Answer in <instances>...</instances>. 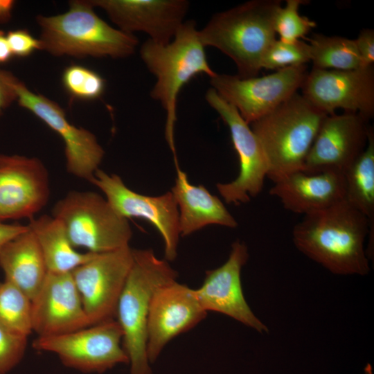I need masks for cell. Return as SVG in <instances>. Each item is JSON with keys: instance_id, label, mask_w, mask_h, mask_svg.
I'll use <instances>...</instances> for the list:
<instances>
[{"instance_id": "obj_21", "label": "cell", "mask_w": 374, "mask_h": 374, "mask_svg": "<svg viewBox=\"0 0 374 374\" xmlns=\"http://www.w3.org/2000/svg\"><path fill=\"white\" fill-rule=\"evenodd\" d=\"M269 193L278 197L286 210L304 215L345 200L344 174L296 171L274 183Z\"/></svg>"}, {"instance_id": "obj_13", "label": "cell", "mask_w": 374, "mask_h": 374, "mask_svg": "<svg viewBox=\"0 0 374 374\" xmlns=\"http://www.w3.org/2000/svg\"><path fill=\"white\" fill-rule=\"evenodd\" d=\"M90 183L99 188L113 208L122 217L142 218L161 234L167 261L177 256L180 236L178 207L171 192L147 196L130 189L121 177L98 169Z\"/></svg>"}, {"instance_id": "obj_28", "label": "cell", "mask_w": 374, "mask_h": 374, "mask_svg": "<svg viewBox=\"0 0 374 374\" xmlns=\"http://www.w3.org/2000/svg\"><path fill=\"white\" fill-rule=\"evenodd\" d=\"M63 87L74 100H93L100 98L105 89V80L86 66L71 64L62 75Z\"/></svg>"}, {"instance_id": "obj_5", "label": "cell", "mask_w": 374, "mask_h": 374, "mask_svg": "<svg viewBox=\"0 0 374 374\" xmlns=\"http://www.w3.org/2000/svg\"><path fill=\"white\" fill-rule=\"evenodd\" d=\"M42 50L53 55L125 58L139 44L134 34L116 29L100 18L89 1H69L67 12L51 17L38 15Z\"/></svg>"}, {"instance_id": "obj_10", "label": "cell", "mask_w": 374, "mask_h": 374, "mask_svg": "<svg viewBox=\"0 0 374 374\" xmlns=\"http://www.w3.org/2000/svg\"><path fill=\"white\" fill-rule=\"evenodd\" d=\"M133 260V249L129 245L93 253L71 271L91 326L115 319Z\"/></svg>"}, {"instance_id": "obj_23", "label": "cell", "mask_w": 374, "mask_h": 374, "mask_svg": "<svg viewBox=\"0 0 374 374\" xmlns=\"http://www.w3.org/2000/svg\"><path fill=\"white\" fill-rule=\"evenodd\" d=\"M0 267L5 280L32 300L40 289L48 269L36 238L29 227L0 248Z\"/></svg>"}, {"instance_id": "obj_6", "label": "cell", "mask_w": 374, "mask_h": 374, "mask_svg": "<svg viewBox=\"0 0 374 374\" xmlns=\"http://www.w3.org/2000/svg\"><path fill=\"white\" fill-rule=\"evenodd\" d=\"M134 260L119 297L116 319L123 332L130 374H152L147 355V322L156 290L177 280L168 261L159 259L150 249H133Z\"/></svg>"}, {"instance_id": "obj_4", "label": "cell", "mask_w": 374, "mask_h": 374, "mask_svg": "<svg viewBox=\"0 0 374 374\" xmlns=\"http://www.w3.org/2000/svg\"><path fill=\"white\" fill-rule=\"evenodd\" d=\"M140 55L147 69L157 78L150 96L159 101L166 112V139L177 163L174 130L178 94L196 75L204 73L211 78L217 73L208 62L205 46L193 20L184 21L167 44L148 39L141 46Z\"/></svg>"}, {"instance_id": "obj_18", "label": "cell", "mask_w": 374, "mask_h": 374, "mask_svg": "<svg viewBox=\"0 0 374 374\" xmlns=\"http://www.w3.org/2000/svg\"><path fill=\"white\" fill-rule=\"evenodd\" d=\"M249 256L245 243L235 241L227 260L206 271L203 283L194 289L195 294L206 312H219L260 333L268 332L267 326L253 312L244 296L241 271Z\"/></svg>"}, {"instance_id": "obj_32", "label": "cell", "mask_w": 374, "mask_h": 374, "mask_svg": "<svg viewBox=\"0 0 374 374\" xmlns=\"http://www.w3.org/2000/svg\"><path fill=\"white\" fill-rule=\"evenodd\" d=\"M6 37L12 56L26 57L36 50H42L39 39L35 38L26 29L10 30Z\"/></svg>"}, {"instance_id": "obj_36", "label": "cell", "mask_w": 374, "mask_h": 374, "mask_svg": "<svg viewBox=\"0 0 374 374\" xmlns=\"http://www.w3.org/2000/svg\"><path fill=\"white\" fill-rule=\"evenodd\" d=\"M12 55L5 33L0 30V64L8 62Z\"/></svg>"}, {"instance_id": "obj_27", "label": "cell", "mask_w": 374, "mask_h": 374, "mask_svg": "<svg viewBox=\"0 0 374 374\" xmlns=\"http://www.w3.org/2000/svg\"><path fill=\"white\" fill-rule=\"evenodd\" d=\"M0 324L9 332L27 338L33 332L31 299L6 280L0 281Z\"/></svg>"}, {"instance_id": "obj_30", "label": "cell", "mask_w": 374, "mask_h": 374, "mask_svg": "<svg viewBox=\"0 0 374 374\" xmlns=\"http://www.w3.org/2000/svg\"><path fill=\"white\" fill-rule=\"evenodd\" d=\"M310 61L308 43L302 40L285 42L276 39L265 51L261 60V69L279 70L305 65Z\"/></svg>"}, {"instance_id": "obj_24", "label": "cell", "mask_w": 374, "mask_h": 374, "mask_svg": "<svg viewBox=\"0 0 374 374\" xmlns=\"http://www.w3.org/2000/svg\"><path fill=\"white\" fill-rule=\"evenodd\" d=\"M28 226L36 238L48 271L71 272L93 255L77 251L62 222L53 215L33 217Z\"/></svg>"}, {"instance_id": "obj_20", "label": "cell", "mask_w": 374, "mask_h": 374, "mask_svg": "<svg viewBox=\"0 0 374 374\" xmlns=\"http://www.w3.org/2000/svg\"><path fill=\"white\" fill-rule=\"evenodd\" d=\"M103 9L122 31L144 32L150 39L167 44L184 22L189 9L186 0H89Z\"/></svg>"}, {"instance_id": "obj_9", "label": "cell", "mask_w": 374, "mask_h": 374, "mask_svg": "<svg viewBox=\"0 0 374 374\" xmlns=\"http://www.w3.org/2000/svg\"><path fill=\"white\" fill-rule=\"evenodd\" d=\"M308 73L305 64L249 78L217 73L210 78V83L211 88L250 125L297 93Z\"/></svg>"}, {"instance_id": "obj_16", "label": "cell", "mask_w": 374, "mask_h": 374, "mask_svg": "<svg viewBox=\"0 0 374 374\" xmlns=\"http://www.w3.org/2000/svg\"><path fill=\"white\" fill-rule=\"evenodd\" d=\"M359 114L328 115L323 121L302 171L344 174L366 147L371 126Z\"/></svg>"}, {"instance_id": "obj_1", "label": "cell", "mask_w": 374, "mask_h": 374, "mask_svg": "<svg viewBox=\"0 0 374 374\" xmlns=\"http://www.w3.org/2000/svg\"><path fill=\"white\" fill-rule=\"evenodd\" d=\"M346 200L304 215L292 230L296 249L331 273L365 276L370 271L364 243L373 225Z\"/></svg>"}, {"instance_id": "obj_33", "label": "cell", "mask_w": 374, "mask_h": 374, "mask_svg": "<svg viewBox=\"0 0 374 374\" xmlns=\"http://www.w3.org/2000/svg\"><path fill=\"white\" fill-rule=\"evenodd\" d=\"M360 57L362 66H368L374 63V30L362 29L355 39Z\"/></svg>"}, {"instance_id": "obj_38", "label": "cell", "mask_w": 374, "mask_h": 374, "mask_svg": "<svg viewBox=\"0 0 374 374\" xmlns=\"http://www.w3.org/2000/svg\"><path fill=\"white\" fill-rule=\"evenodd\" d=\"M364 374H373L372 366L369 364L364 368Z\"/></svg>"}, {"instance_id": "obj_2", "label": "cell", "mask_w": 374, "mask_h": 374, "mask_svg": "<svg viewBox=\"0 0 374 374\" xmlns=\"http://www.w3.org/2000/svg\"><path fill=\"white\" fill-rule=\"evenodd\" d=\"M327 116L297 92L250 124L266 157L267 177L274 184L303 170Z\"/></svg>"}, {"instance_id": "obj_15", "label": "cell", "mask_w": 374, "mask_h": 374, "mask_svg": "<svg viewBox=\"0 0 374 374\" xmlns=\"http://www.w3.org/2000/svg\"><path fill=\"white\" fill-rule=\"evenodd\" d=\"M50 193L49 173L40 159L0 154V221L33 219Z\"/></svg>"}, {"instance_id": "obj_14", "label": "cell", "mask_w": 374, "mask_h": 374, "mask_svg": "<svg viewBox=\"0 0 374 374\" xmlns=\"http://www.w3.org/2000/svg\"><path fill=\"white\" fill-rule=\"evenodd\" d=\"M14 87L19 105L31 112L62 138L67 171L90 182L105 155L96 136L70 123L57 103L32 92L17 78Z\"/></svg>"}, {"instance_id": "obj_34", "label": "cell", "mask_w": 374, "mask_h": 374, "mask_svg": "<svg viewBox=\"0 0 374 374\" xmlns=\"http://www.w3.org/2000/svg\"><path fill=\"white\" fill-rule=\"evenodd\" d=\"M16 79L17 78L12 73L0 70V116L3 111L17 98L14 87Z\"/></svg>"}, {"instance_id": "obj_7", "label": "cell", "mask_w": 374, "mask_h": 374, "mask_svg": "<svg viewBox=\"0 0 374 374\" xmlns=\"http://www.w3.org/2000/svg\"><path fill=\"white\" fill-rule=\"evenodd\" d=\"M51 215L62 222L73 246L87 252L116 250L129 246L132 237L128 220L93 191H69L55 203Z\"/></svg>"}, {"instance_id": "obj_35", "label": "cell", "mask_w": 374, "mask_h": 374, "mask_svg": "<svg viewBox=\"0 0 374 374\" xmlns=\"http://www.w3.org/2000/svg\"><path fill=\"white\" fill-rule=\"evenodd\" d=\"M28 229V224H7L0 221V248L7 242Z\"/></svg>"}, {"instance_id": "obj_3", "label": "cell", "mask_w": 374, "mask_h": 374, "mask_svg": "<svg viewBox=\"0 0 374 374\" xmlns=\"http://www.w3.org/2000/svg\"><path fill=\"white\" fill-rule=\"evenodd\" d=\"M280 0H251L214 14L200 30L204 46L217 48L235 63L240 78L258 76L262 55L276 39Z\"/></svg>"}, {"instance_id": "obj_19", "label": "cell", "mask_w": 374, "mask_h": 374, "mask_svg": "<svg viewBox=\"0 0 374 374\" xmlns=\"http://www.w3.org/2000/svg\"><path fill=\"white\" fill-rule=\"evenodd\" d=\"M31 303L33 330L39 337L91 326L71 272L48 271Z\"/></svg>"}, {"instance_id": "obj_12", "label": "cell", "mask_w": 374, "mask_h": 374, "mask_svg": "<svg viewBox=\"0 0 374 374\" xmlns=\"http://www.w3.org/2000/svg\"><path fill=\"white\" fill-rule=\"evenodd\" d=\"M301 95L326 115L359 114L367 120L374 116V67L350 70L312 69L301 87Z\"/></svg>"}, {"instance_id": "obj_31", "label": "cell", "mask_w": 374, "mask_h": 374, "mask_svg": "<svg viewBox=\"0 0 374 374\" xmlns=\"http://www.w3.org/2000/svg\"><path fill=\"white\" fill-rule=\"evenodd\" d=\"M27 337L15 335L0 324V374H6L22 359Z\"/></svg>"}, {"instance_id": "obj_8", "label": "cell", "mask_w": 374, "mask_h": 374, "mask_svg": "<svg viewBox=\"0 0 374 374\" xmlns=\"http://www.w3.org/2000/svg\"><path fill=\"white\" fill-rule=\"evenodd\" d=\"M123 332L116 319L63 335L37 337L35 350L56 355L66 366L84 373H104L129 364Z\"/></svg>"}, {"instance_id": "obj_22", "label": "cell", "mask_w": 374, "mask_h": 374, "mask_svg": "<svg viewBox=\"0 0 374 374\" xmlns=\"http://www.w3.org/2000/svg\"><path fill=\"white\" fill-rule=\"evenodd\" d=\"M177 167L171 193L179 211L180 235H188L206 226L235 228L238 222L222 202L202 185L190 183L187 175Z\"/></svg>"}, {"instance_id": "obj_17", "label": "cell", "mask_w": 374, "mask_h": 374, "mask_svg": "<svg viewBox=\"0 0 374 374\" xmlns=\"http://www.w3.org/2000/svg\"><path fill=\"white\" fill-rule=\"evenodd\" d=\"M194 289L177 280L159 287L150 303L147 322V355L154 363L165 346L206 317Z\"/></svg>"}, {"instance_id": "obj_37", "label": "cell", "mask_w": 374, "mask_h": 374, "mask_svg": "<svg viewBox=\"0 0 374 374\" xmlns=\"http://www.w3.org/2000/svg\"><path fill=\"white\" fill-rule=\"evenodd\" d=\"M14 5L15 1L12 0H0V24L10 20Z\"/></svg>"}, {"instance_id": "obj_29", "label": "cell", "mask_w": 374, "mask_h": 374, "mask_svg": "<svg viewBox=\"0 0 374 374\" xmlns=\"http://www.w3.org/2000/svg\"><path fill=\"white\" fill-rule=\"evenodd\" d=\"M304 0H287L285 6L279 7L274 19V28L280 40L294 42L304 37L317 24L308 17L301 16L299 10Z\"/></svg>"}, {"instance_id": "obj_11", "label": "cell", "mask_w": 374, "mask_h": 374, "mask_svg": "<svg viewBox=\"0 0 374 374\" xmlns=\"http://www.w3.org/2000/svg\"><path fill=\"white\" fill-rule=\"evenodd\" d=\"M205 99L228 126L239 158L237 178L229 183L217 184V189L227 204L247 203L261 193L267 177V163L263 150L249 125L233 105L213 88L208 89Z\"/></svg>"}, {"instance_id": "obj_25", "label": "cell", "mask_w": 374, "mask_h": 374, "mask_svg": "<svg viewBox=\"0 0 374 374\" xmlns=\"http://www.w3.org/2000/svg\"><path fill=\"white\" fill-rule=\"evenodd\" d=\"M345 200L374 224V130L370 127L366 148L344 172Z\"/></svg>"}, {"instance_id": "obj_26", "label": "cell", "mask_w": 374, "mask_h": 374, "mask_svg": "<svg viewBox=\"0 0 374 374\" xmlns=\"http://www.w3.org/2000/svg\"><path fill=\"white\" fill-rule=\"evenodd\" d=\"M309 41L312 69L350 70L362 66L355 39L314 34Z\"/></svg>"}]
</instances>
